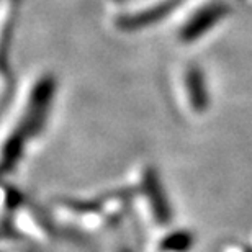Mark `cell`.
<instances>
[{"label": "cell", "instance_id": "cell-1", "mask_svg": "<svg viewBox=\"0 0 252 252\" xmlns=\"http://www.w3.org/2000/svg\"><path fill=\"white\" fill-rule=\"evenodd\" d=\"M224 13H226L224 3H215L206 8L198 10L182 28V39H185V41H193V39L200 38L201 34L206 33V30L213 28Z\"/></svg>", "mask_w": 252, "mask_h": 252}, {"label": "cell", "instance_id": "cell-3", "mask_svg": "<svg viewBox=\"0 0 252 252\" xmlns=\"http://www.w3.org/2000/svg\"><path fill=\"white\" fill-rule=\"evenodd\" d=\"M146 189H148V195H149V201L151 206L154 210V216L158 218L160 223H167L170 220V211H169V205L165 201L162 187L159 184V179L156 177V174L149 172L146 175Z\"/></svg>", "mask_w": 252, "mask_h": 252}, {"label": "cell", "instance_id": "cell-4", "mask_svg": "<svg viewBox=\"0 0 252 252\" xmlns=\"http://www.w3.org/2000/svg\"><path fill=\"white\" fill-rule=\"evenodd\" d=\"M185 82H187V92L189 98L193 108L196 112H203L208 105V95H206V87H205V79L201 75L198 67L189 69L187 75H185Z\"/></svg>", "mask_w": 252, "mask_h": 252}, {"label": "cell", "instance_id": "cell-5", "mask_svg": "<svg viewBox=\"0 0 252 252\" xmlns=\"http://www.w3.org/2000/svg\"><path fill=\"white\" fill-rule=\"evenodd\" d=\"M193 244V236L189 231H174L160 243V249L165 252H187Z\"/></svg>", "mask_w": 252, "mask_h": 252}, {"label": "cell", "instance_id": "cell-6", "mask_svg": "<svg viewBox=\"0 0 252 252\" xmlns=\"http://www.w3.org/2000/svg\"><path fill=\"white\" fill-rule=\"evenodd\" d=\"M122 252H129V251H126V249H125V251H122Z\"/></svg>", "mask_w": 252, "mask_h": 252}, {"label": "cell", "instance_id": "cell-2", "mask_svg": "<svg viewBox=\"0 0 252 252\" xmlns=\"http://www.w3.org/2000/svg\"><path fill=\"white\" fill-rule=\"evenodd\" d=\"M53 92H54V82L51 79L39 80L38 85L34 87L32 98H30L27 131L38 128V125H41V120L48 110V105H49V100H51ZM25 136H27V133H25Z\"/></svg>", "mask_w": 252, "mask_h": 252}]
</instances>
